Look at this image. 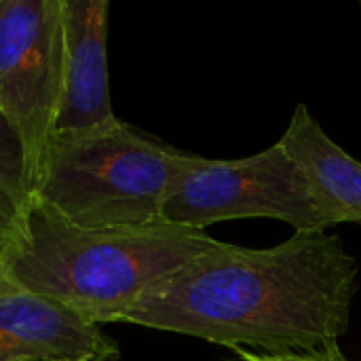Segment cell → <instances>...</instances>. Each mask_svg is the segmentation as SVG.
I'll return each instance as SVG.
<instances>
[{
	"label": "cell",
	"mask_w": 361,
	"mask_h": 361,
	"mask_svg": "<svg viewBox=\"0 0 361 361\" xmlns=\"http://www.w3.org/2000/svg\"><path fill=\"white\" fill-rule=\"evenodd\" d=\"M357 275V260L328 231L267 250L222 243L150 290L121 324L231 349L313 351L349 330Z\"/></svg>",
	"instance_id": "cell-1"
},
{
	"label": "cell",
	"mask_w": 361,
	"mask_h": 361,
	"mask_svg": "<svg viewBox=\"0 0 361 361\" xmlns=\"http://www.w3.org/2000/svg\"><path fill=\"white\" fill-rule=\"evenodd\" d=\"M186 157L125 123L104 131L53 133L34 199L80 228L159 224Z\"/></svg>",
	"instance_id": "cell-3"
},
{
	"label": "cell",
	"mask_w": 361,
	"mask_h": 361,
	"mask_svg": "<svg viewBox=\"0 0 361 361\" xmlns=\"http://www.w3.org/2000/svg\"><path fill=\"white\" fill-rule=\"evenodd\" d=\"M32 197L23 146L0 114V250L19 231Z\"/></svg>",
	"instance_id": "cell-9"
},
{
	"label": "cell",
	"mask_w": 361,
	"mask_h": 361,
	"mask_svg": "<svg viewBox=\"0 0 361 361\" xmlns=\"http://www.w3.org/2000/svg\"><path fill=\"white\" fill-rule=\"evenodd\" d=\"M222 243L205 231L163 222L80 228L32 197L19 231L0 250V260L34 294L102 326L121 322L150 290Z\"/></svg>",
	"instance_id": "cell-2"
},
{
	"label": "cell",
	"mask_w": 361,
	"mask_h": 361,
	"mask_svg": "<svg viewBox=\"0 0 361 361\" xmlns=\"http://www.w3.org/2000/svg\"><path fill=\"white\" fill-rule=\"evenodd\" d=\"M118 353L102 326L34 294L0 260V361H116Z\"/></svg>",
	"instance_id": "cell-6"
},
{
	"label": "cell",
	"mask_w": 361,
	"mask_h": 361,
	"mask_svg": "<svg viewBox=\"0 0 361 361\" xmlns=\"http://www.w3.org/2000/svg\"><path fill=\"white\" fill-rule=\"evenodd\" d=\"M243 218L281 220L296 233L338 224L279 142L237 161L188 154L163 203L161 222L205 231L209 224Z\"/></svg>",
	"instance_id": "cell-4"
},
{
	"label": "cell",
	"mask_w": 361,
	"mask_h": 361,
	"mask_svg": "<svg viewBox=\"0 0 361 361\" xmlns=\"http://www.w3.org/2000/svg\"><path fill=\"white\" fill-rule=\"evenodd\" d=\"M66 36L63 97L55 133L121 125L108 91V0H61Z\"/></svg>",
	"instance_id": "cell-7"
},
{
	"label": "cell",
	"mask_w": 361,
	"mask_h": 361,
	"mask_svg": "<svg viewBox=\"0 0 361 361\" xmlns=\"http://www.w3.org/2000/svg\"><path fill=\"white\" fill-rule=\"evenodd\" d=\"M61 0H0V114L17 133L34 192L63 97Z\"/></svg>",
	"instance_id": "cell-5"
},
{
	"label": "cell",
	"mask_w": 361,
	"mask_h": 361,
	"mask_svg": "<svg viewBox=\"0 0 361 361\" xmlns=\"http://www.w3.org/2000/svg\"><path fill=\"white\" fill-rule=\"evenodd\" d=\"M279 144L300 165L315 197L338 224H361V163L328 137L305 104L296 106Z\"/></svg>",
	"instance_id": "cell-8"
},
{
	"label": "cell",
	"mask_w": 361,
	"mask_h": 361,
	"mask_svg": "<svg viewBox=\"0 0 361 361\" xmlns=\"http://www.w3.org/2000/svg\"><path fill=\"white\" fill-rule=\"evenodd\" d=\"M235 353L241 357V361H349L338 343H332V345H326L322 349H313V351H305V353H269V355H260V353H250L247 349H241L237 347Z\"/></svg>",
	"instance_id": "cell-10"
}]
</instances>
